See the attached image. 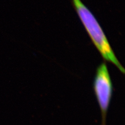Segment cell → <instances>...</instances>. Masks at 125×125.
I'll return each mask as SVG.
<instances>
[{
	"instance_id": "obj_2",
	"label": "cell",
	"mask_w": 125,
	"mask_h": 125,
	"mask_svg": "<svg viewBox=\"0 0 125 125\" xmlns=\"http://www.w3.org/2000/svg\"><path fill=\"white\" fill-rule=\"evenodd\" d=\"M93 89L102 115V125H106L107 111L113 95V87L106 64L102 62L96 69Z\"/></svg>"
},
{
	"instance_id": "obj_1",
	"label": "cell",
	"mask_w": 125,
	"mask_h": 125,
	"mask_svg": "<svg viewBox=\"0 0 125 125\" xmlns=\"http://www.w3.org/2000/svg\"><path fill=\"white\" fill-rule=\"evenodd\" d=\"M77 13L92 42L104 59L114 64L125 73V69L117 59L102 28L92 13L81 0H72Z\"/></svg>"
}]
</instances>
